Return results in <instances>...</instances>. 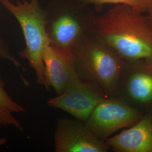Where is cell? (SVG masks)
<instances>
[{
  "mask_svg": "<svg viewBox=\"0 0 152 152\" xmlns=\"http://www.w3.org/2000/svg\"><path fill=\"white\" fill-rule=\"evenodd\" d=\"M149 113H151V114H152V110H151V112H149Z\"/></svg>",
  "mask_w": 152,
  "mask_h": 152,
  "instance_id": "obj_15",
  "label": "cell"
},
{
  "mask_svg": "<svg viewBox=\"0 0 152 152\" xmlns=\"http://www.w3.org/2000/svg\"><path fill=\"white\" fill-rule=\"evenodd\" d=\"M116 152H152V115L145 113L136 124L105 140Z\"/></svg>",
  "mask_w": 152,
  "mask_h": 152,
  "instance_id": "obj_9",
  "label": "cell"
},
{
  "mask_svg": "<svg viewBox=\"0 0 152 152\" xmlns=\"http://www.w3.org/2000/svg\"><path fill=\"white\" fill-rule=\"evenodd\" d=\"M1 3L19 22L26 41V48L19 53L27 60L35 72L37 83L45 86L42 54L46 46L51 44L47 31L48 21L39 0H24L16 4L10 0Z\"/></svg>",
  "mask_w": 152,
  "mask_h": 152,
  "instance_id": "obj_3",
  "label": "cell"
},
{
  "mask_svg": "<svg viewBox=\"0 0 152 152\" xmlns=\"http://www.w3.org/2000/svg\"><path fill=\"white\" fill-rule=\"evenodd\" d=\"M0 58L9 60L11 62L14 66L16 67L17 69L19 71L22 69L24 71V67L22 65V63L19 62L16 58L11 54L9 50L6 48L4 44L0 42Z\"/></svg>",
  "mask_w": 152,
  "mask_h": 152,
  "instance_id": "obj_13",
  "label": "cell"
},
{
  "mask_svg": "<svg viewBox=\"0 0 152 152\" xmlns=\"http://www.w3.org/2000/svg\"><path fill=\"white\" fill-rule=\"evenodd\" d=\"M144 114L121 98L109 96L97 104L85 123L92 133L105 141L117 131L136 124Z\"/></svg>",
  "mask_w": 152,
  "mask_h": 152,
  "instance_id": "obj_4",
  "label": "cell"
},
{
  "mask_svg": "<svg viewBox=\"0 0 152 152\" xmlns=\"http://www.w3.org/2000/svg\"><path fill=\"white\" fill-rule=\"evenodd\" d=\"M147 12H148V15L150 16V18L152 19V0Z\"/></svg>",
  "mask_w": 152,
  "mask_h": 152,
  "instance_id": "obj_14",
  "label": "cell"
},
{
  "mask_svg": "<svg viewBox=\"0 0 152 152\" xmlns=\"http://www.w3.org/2000/svg\"><path fill=\"white\" fill-rule=\"evenodd\" d=\"M45 86L52 87L58 95L63 92L76 72L73 51L60 49L51 44L46 46L42 54Z\"/></svg>",
  "mask_w": 152,
  "mask_h": 152,
  "instance_id": "obj_8",
  "label": "cell"
},
{
  "mask_svg": "<svg viewBox=\"0 0 152 152\" xmlns=\"http://www.w3.org/2000/svg\"><path fill=\"white\" fill-rule=\"evenodd\" d=\"M85 5L95 6L104 5L105 4L124 5L131 7L134 10L144 14L147 12L152 0H79Z\"/></svg>",
  "mask_w": 152,
  "mask_h": 152,
  "instance_id": "obj_12",
  "label": "cell"
},
{
  "mask_svg": "<svg viewBox=\"0 0 152 152\" xmlns=\"http://www.w3.org/2000/svg\"><path fill=\"white\" fill-rule=\"evenodd\" d=\"M92 21L85 23L70 13L61 14L51 23L49 30L47 29L51 44L60 49L73 51L82 39L91 32Z\"/></svg>",
  "mask_w": 152,
  "mask_h": 152,
  "instance_id": "obj_10",
  "label": "cell"
},
{
  "mask_svg": "<svg viewBox=\"0 0 152 152\" xmlns=\"http://www.w3.org/2000/svg\"><path fill=\"white\" fill-rule=\"evenodd\" d=\"M25 112V108L11 98L6 90L5 82L0 71V128L11 126L23 131L21 123L16 119L14 114Z\"/></svg>",
  "mask_w": 152,
  "mask_h": 152,
  "instance_id": "obj_11",
  "label": "cell"
},
{
  "mask_svg": "<svg viewBox=\"0 0 152 152\" xmlns=\"http://www.w3.org/2000/svg\"><path fill=\"white\" fill-rule=\"evenodd\" d=\"M55 152H107L105 141L90 130L80 120L60 118L57 120L54 135Z\"/></svg>",
  "mask_w": 152,
  "mask_h": 152,
  "instance_id": "obj_7",
  "label": "cell"
},
{
  "mask_svg": "<svg viewBox=\"0 0 152 152\" xmlns=\"http://www.w3.org/2000/svg\"><path fill=\"white\" fill-rule=\"evenodd\" d=\"M91 32L125 61H152V19L124 5L92 18Z\"/></svg>",
  "mask_w": 152,
  "mask_h": 152,
  "instance_id": "obj_1",
  "label": "cell"
},
{
  "mask_svg": "<svg viewBox=\"0 0 152 152\" xmlns=\"http://www.w3.org/2000/svg\"><path fill=\"white\" fill-rule=\"evenodd\" d=\"M107 97L109 96L97 84L82 79L76 71L65 90L50 99L48 104L85 122L97 104Z\"/></svg>",
  "mask_w": 152,
  "mask_h": 152,
  "instance_id": "obj_5",
  "label": "cell"
},
{
  "mask_svg": "<svg viewBox=\"0 0 152 152\" xmlns=\"http://www.w3.org/2000/svg\"><path fill=\"white\" fill-rule=\"evenodd\" d=\"M73 53L82 79L97 84L108 96H117L125 61L91 32L76 45Z\"/></svg>",
  "mask_w": 152,
  "mask_h": 152,
  "instance_id": "obj_2",
  "label": "cell"
},
{
  "mask_svg": "<svg viewBox=\"0 0 152 152\" xmlns=\"http://www.w3.org/2000/svg\"><path fill=\"white\" fill-rule=\"evenodd\" d=\"M117 96L144 114L152 109V61H125Z\"/></svg>",
  "mask_w": 152,
  "mask_h": 152,
  "instance_id": "obj_6",
  "label": "cell"
}]
</instances>
